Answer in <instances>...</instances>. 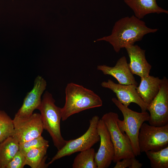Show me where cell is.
<instances>
[{
  "label": "cell",
  "mask_w": 168,
  "mask_h": 168,
  "mask_svg": "<svg viewBox=\"0 0 168 168\" xmlns=\"http://www.w3.org/2000/svg\"><path fill=\"white\" fill-rule=\"evenodd\" d=\"M157 30L148 27L144 21L133 15L119 19L115 23L110 35L98 39L96 41L109 42L115 52L119 53L121 49L141 40L146 35Z\"/></svg>",
  "instance_id": "1"
},
{
  "label": "cell",
  "mask_w": 168,
  "mask_h": 168,
  "mask_svg": "<svg viewBox=\"0 0 168 168\" xmlns=\"http://www.w3.org/2000/svg\"><path fill=\"white\" fill-rule=\"evenodd\" d=\"M65 102L61 108L62 120L83 110L102 105L100 97L92 90L73 82L68 83L65 88Z\"/></svg>",
  "instance_id": "2"
},
{
  "label": "cell",
  "mask_w": 168,
  "mask_h": 168,
  "mask_svg": "<svg viewBox=\"0 0 168 168\" xmlns=\"http://www.w3.org/2000/svg\"><path fill=\"white\" fill-rule=\"evenodd\" d=\"M51 93L46 91L44 94L41 103L38 108L40 112L44 129L49 133L54 145L58 150L66 143L67 140L63 137L60 130L62 119L61 108L58 107Z\"/></svg>",
  "instance_id": "3"
},
{
  "label": "cell",
  "mask_w": 168,
  "mask_h": 168,
  "mask_svg": "<svg viewBox=\"0 0 168 168\" xmlns=\"http://www.w3.org/2000/svg\"><path fill=\"white\" fill-rule=\"evenodd\" d=\"M112 101L123 114L124 119L118 118L117 124L120 130L128 136L135 156L141 154L138 144V137L142 124L148 121L149 114L147 111L138 112L133 111L124 105L115 98Z\"/></svg>",
  "instance_id": "4"
},
{
  "label": "cell",
  "mask_w": 168,
  "mask_h": 168,
  "mask_svg": "<svg viewBox=\"0 0 168 168\" xmlns=\"http://www.w3.org/2000/svg\"><path fill=\"white\" fill-rule=\"evenodd\" d=\"M118 118V114L113 112L104 114L101 118L109 131L114 146V153L113 161L115 163L124 158L136 156L128 136L121 132L119 128Z\"/></svg>",
  "instance_id": "5"
},
{
  "label": "cell",
  "mask_w": 168,
  "mask_h": 168,
  "mask_svg": "<svg viewBox=\"0 0 168 168\" xmlns=\"http://www.w3.org/2000/svg\"><path fill=\"white\" fill-rule=\"evenodd\" d=\"M99 117L93 116L90 120V125L87 131L82 136L74 139L67 140L66 144L58 151L48 164L49 165L56 160L91 148L100 141L97 126Z\"/></svg>",
  "instance_id": "6"
},
{
  "label": "cell",
  "mask_w": 168,
  "mask_h": 168,
  "mask_svg": "<svg viewBox=\"0 0 168 168\" xmlns=\"http://www.w3.org/2000/svg\"><path fill=\"white\" fill-rule=\"evenodd\" d=\"M138 144L141 153L158 150L168 146V124L157 127L143 123L139 133Z\"/></svg>",
  "instance_id": "7"
},
{
  "label": "cell",
  "mask_w": 168,
  "mask_h": 168,
  "mask_svg": "<svg viewBox=\"0 0 168 168\" xmlns=\"http://www.w3.org/2000/svg\"><path fill=\"white\" fill-rule=\"evenodd\" d=\"M147 110L150 112V125L160 127L168 124V80L166 77L162 79L159 92L147 105Z\"/></svg>",
  "instance_id": "8"
},
{
  "label": "cell",
  "mask_w": 168,
  "mask_h": 168,
  "mask_svg": "<svg viewBox=\"0 0 168 168\" xmlns=\"http://www.w3.org/2000/svg\"><path fill=\"white\" fill-rule=\"evenodd\" d=\"M13 120L15 130L13 137L19 143L41 136L44 129L40 114L34 113L28 118Z\"/></svg>",
  "instance_id": "9"
},
{
  "label": "cell",
  "mask_w": 168,
  "mask_h": 168,
  "mask_svg": "<svg viewBox=\"0 0 168 168\" xmlns=\"http://www.w3.org/2000/svg\"><path fill=\"white\" fill-rule=\"evenodd\" d=\"M47 82L41 76L35 78L32 90L25 98L22 106L15 114L14 119H22L28 118L34 110L37 109L42 101V95L46 88Z\"/></svg>",
  "instance_id": "10"
},
{
  "label": "cell",
  "mask_w": 168,
  "mask_h": 168,
  "mask_svg": "<svg viewBox=\"0 0 168 168\" xmlns=\"http://www.w3.org/2000/svg\"><path fill=\"white\" fill-rule=\"evenodd\" d=\"M97 129L100 143L98 151L95 154V161L97 168H107L113 161L114 146L109 131L101 119L98 121Z\"/></svg>",
  "instance_id": "11"
},
{
  "label": "cell",
  "mask_w": 168,
  "mask_h": 168,
  "mask_svg": "<svg viewBox=\"0 0 168 168\" xmlns=\"http://www.w3.org/2000/svg\"><path fill=\"white\" fill-rule=\"evenodd\" d=\"M101 85L102 87L113 91L118 100L124 106L128 107L131 103H133L140 107L141 111H147V105L138 94L136 89L137 86L117 84L110 79L102 82Z\"/></svg>",
  "instance_id": "12"
},
{
  "label": "cell",
  "mask_w": 168,
  "mask_h": 168,
  "mask_svg": "<svg viewBox=\"0 0 168 168\" xmlns=\"http://www.w3.org/2000/svg\"><path fill=\"white\" fill-rule=\"evenodd\" d=\"M97 69L105 75L112 76L120 84L138 85V83L130 71L126 58L124 56L119 59L114 67L105 65H99L97 66Z\"/></svg>",
  "instance_id": "13"
},
{
  "label": "cell",
  "mask_w": 168,
  "mask_h": 168,
  "mask_svg": "<svg viewBox=\"0 0 168 168\" xmlns=\"http://www.w3.org/2000/svg\"><path fill=\"white\" fill-rule=\"evenodd\" d=\"M125 48L130 59L128 64L132 73L141 78L149 76L152 66L146 59L145 50L137 45H128Z\"/></svg>",
  "instance_id": "14"
},
{
  "label": "cell",
  "mask_w": 168,
  "mask_h": 168,
  "mask_svg": "<svg viewBox=\"0 0 168 168\" xmlns=\"http://www.w3.org/2000/svg\"><path fill=\"white\" fill-rule=\"evenodd\" d=\"M162 79L158 77L149 76L141 78L137 91L141 98L148 105L157 94L159 91Z\"/></svg>",
  "instance_id": "15"
},
{
  "label": "cell",
  "mask_w": 168,
  "mask_h": 168,
  "mask_svg": "<svg viewBox=\"0 0 168 168\" xmlns=\"http://www.w3.org/2000/svg\"><path fill=\"white\" fill-rule=\"evenodd\" d=\"M125 3L133 12L135 16L141 19L146 15L152 13H168L157 4L156 0H124Z\"/></svg>",
  "instance_id": "16"
},
{
  "label": "cell",
  "mask_w": 168,
  "mask_h": 168,
  "mask_svg": "<svg viewBox=\"0 0 168 168\" xmlns=\"http://www.w3.org/2000/svg\"><path fill=\"white\" fill-rule=\"evenodd\" d=\"M19 143L13 137L0 143V168H6L8 163L19 151Z\"/></svg>",
  "instance_id": "17"
},
{
  "label": "cell",
  "mask_w": 168,
  "mask_h": 168,
  "mask_svg": "<svg viewBox=\"0 0 168 168\" xmlns=\"http://www.w3.org/2000/svg\"><path fill=\"white\" fill-rule=\"evenodd\" d=\"M49 146L32 149L25 155L26 165L31 168H44L49 166L45 163L47 158L46 153Z\"/></svg>",
  "instance_id": "18"
},
{
  "label": "cell",
  "mask_w": 168,
  "mask_h": 168,
  "mask_svg": "<svg viewBox=\"0 0 168 168\" xmlns=\"http://www.w3.org/2000/svg\"><path fill=\"white\" fill-rule=\"evenodd\" d=\"M95 152L92 147L80 152L74 159L73 168H97L95 161Z\"/></svg>",
  "instance_id": "19"
},
{
  "label": "cell",
  "mask_w": 168,
  "mask_h": 168,
  "mask_svg": "<svg viewBox=\"0 0 168 168\" xmlns=\"http://www.w3.org/2000/svg\"><path fill=\"white\" fill-rule=\"evenodd\" d=\"M152 168H168V146L157 151L145 152Z\"/></svg>",
  "instance_id": "20"
},
{
  "label": "cell",
  "mask_w": 168,
  "mask_h": 168,
  "mask_svg": "<svg viewBox=\"0 0 168 168\" xmlns=\"http://www.w3.org/2000/svg\"><path fill=\"white\" fill-rule=\"evenodd\" d=\"M14 130L13 120L4 111L0 110V143L13 136Z\"/></svg>",
  "instance_id": "21"
},
{
  "label": "cell",
  "mask_w": 168,
  "mask_h": 168,
  "mask_svg": "<svg viewBox=\"0 0 168 168\" xmlns=\"http://www.w3.org/2000/svg\"><path fill=\"white\" fill-rule=\"evenodd\" d=\"M19 151L24 155L29 150L35 148L48 146L49 141L41 135L29 141L19 143Z\"/></svg>",
  "instance_id": "22"
},
{
  "label": "cell",
  "mask_w": 168,
  "mask_h": 168,
  "mask_svg": "<svg viewBox=\"0 0 168 168\" xmlns=\"http://www.w3.org/2000/svg\"><path fill=\"white\" fill-rule=\"evenodd\" d=\"M25 165V156L19 151L7 165L6 168H23Z\"/></svg>",
  "instance_id": "23"
},
{
  "label": "cell",
  "mask_w": 168,
  "mask_h": 168,
  "mask_svg": "<svg viewBox=\"0 0 168 168\" xmlns=\"http://www.w3.org/2000/svg\"><path fill=\"white\" fill-rule=\"evenodd\" d=\"M117 162L114 168H129L131 165V158H126Z\"/></svg>",
  "instance_id": "24"
},
{
  "label": "cell",
  "mask_w": 168,
  "mask_h": 168,
  "mask_svg": "<svg viewBox=\"0 0 168 168\" xmlns=\"http://www.w3.org/2000/svg\"><path fill=\"white\" fill-rule=\"evenodd\" d=\"M131 165L129 168H140L142 167V164L139 162L135 157L131 158Z\"/></svg>",
  "instance_id": "25"
}]
</instances>
